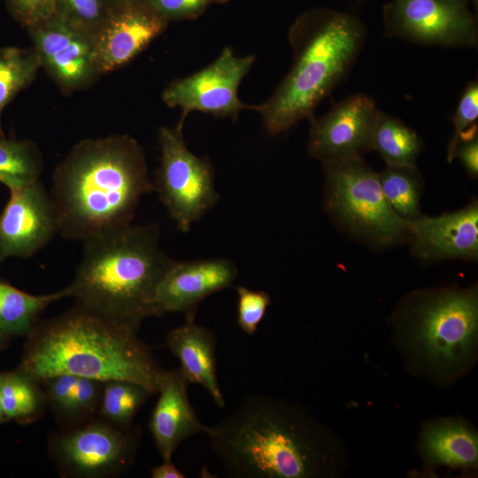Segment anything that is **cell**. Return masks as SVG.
Segmentation results:
<instances>
[{
  "label": "cell",
  "mask_w": 478,
  "mask_h": 478,
  "mask_svg": "<svg viewBox=\"0 0 478 478\" xmlns=\"http://www.w3.org/2000/svg\"><path fill=\"white\" fill-rule=\"evenodd\" d=\"M232 478H318L338 462L333 435L302 406L262 394L245 397L205 433Z\"/></svg>",
  "instance_id": "1"
},
{
  "label": "cell",
  "mask_w": 478,
  "mask_h": 478,
  "mask_svg": "<svg viewBox=\"0 0 478 478\" xmlns=\"http://www.w3.org/2000/svg\"><path fill=\"white\" fill-rule=\"evenodd\" d=\"M153 189L143 150L134 138L84 139L52 175L59 233L85 242L129 225L141 197Z\"/></svg>",
  "instance_id": "2"
},
{
  "label": "cell",
  "mask_w": 478,
  "mask_h": 478,
  "mask_svg": "<svg viewBox=\"0 0 478 478\" xmlns=\"http://www.w3.org/2000/svg\"><path fill=\"white\" fill-rule=\"evenodd\" d=\"M137 332L75 303L61 315L37 322L19 367L38 380L57 374L127 380L157 393L163 368Z\"/></svg>",
  "instance_id": "3"
},
{
  "label": "cell",
  "mask_w": 478,
  "mask_h": 478,
  "mask_svg": "<svg viewBox=\"0 0 478 478\" xmlns=\"http://www.w3.org/2000/svg\"><path fill=\"white\" fill-rule=\"evenodd\" d=\"M158 239L157 225L129 224L83 242L69 297L138 330L155 316L157 288L174 262Z\"/></svg>",
  "instance_id": "4"
},
{
  "label": "cell",
  "mask_w": 478,
  "mask_h": 478,
  "mask_svg": "<svg viewBox=\"0 0 478 478\" xmlns=\"http://www.w3.org/2000/svg\"><path fill=\"white\" fill-rule=\"evenodd\" d=\"M365 35L359 19L335 10L319 11L297 24L291 33L294 65L272 96L256 107L269 134L278 135L312 115L347 73Z\"/></svg>",
  "instance_id": "5"
},
{
  "label": "cell",
  "mask_w": 478,
  "mask_h": 478,
  "mask_svg": "<svg viewBox=\"0 0 478 478\" xmlns=\"http://www.w3.org/2000/svg\"><path fill=\"white\" fill-rule=\"evenodd\" d=\"M412 352L433 373L452 375L474 357L478 330V295L468 289H433L407 297L396 313Z\"/></svg>",
  "instance_id": "6"
},
{
  "label": "cell",
  "mask_w": 478,
  "mask_h": 478,
  "mask_svg": "<svg viewBox=\"0 0 478 478\" xmlns=\"http://www.w3.org/2000/svg\"><path fill=\"white\" fill-rule=\"evenodd\" d=\"M323 208L347 235L374 248L408 242V221L386 201L375 173L363 158L323 163Z\"/></svg>",
  "instance_id": "7"
},
{
  "label": "cell",
  "mask_w": 478,
  "mask_h": 478,
  "mask_svg": "<svg viewBox=\"0 0 478 478\" xmlns=\"http://www.w3.org/2000/svg\"><path fill=\"white\" fill-rule=\"evenodd\" d=\"M183 114L176 127L158 132L160 166L156 185L159 199L181 232H188L218 202L210 162L193 154L183 138Z\"/></svg>",
  "instance_id": "8"
},
{
  "label": "cell",
  "mask_w": 478,
  "mask_h": 478,
  "mask_svg": "<svg viewBox=\"0 0 478 478\" xmlns=\"http://www.w3.org/2000/svg\"><path fill=\"white\" fill-rule=\"evenodd\" d=\"M140 442L139 427L122 428L104 419H93L52 434L49 452L63 476L110 477L131 466Z\"/></svg>",
  "instance_id": "9"
},
{
  "label": "cell",
  "mask_w": 478,
  "mask_h": 478,
  "mask_svg": "<svg viewBox=\"0 0 478 478\" xmlns=\"http://www.w3.org/2000/svg\"><path fill=\"white\" fill-rule=\"evenodd\" d=\"M383 19L389 36L444 47L477 42L476 23L466 0H391Z\"/></svg>",
  "instance_id": "10"
},
{
  "label": "cell",
  "mask_w": 478,
  "mask_h": 478,
  "mask_svg": "<svg viewBox=\"0 0 478 478\" xmlns=\"http://www.w3.org/2000/svg\"><path fill=\"white\" fill-rule=\"evenodd\" d=\"M255 61L253 56L238 57L229 47L209 66L173 81L162 93L163 102L183 114L197 111L216 117L236 119L251 106L238 97V87Z\"/></svg>",
  "instance_id": "11"
},
{
  "label": "cell",
  "mask_w": 478,
  "mask_h": 478,
  "mask_svg": "<svg viewBox=\"0 0 478 478\" xmlns=\"http://www.w3.org/2000/svg\"><path fill=\"white\" fill-rule=\"evenodd\" d=\"M27 30L41 67L65 93L87 88L101 75L93 35L54 13Z\"/></svg>",
  "instance_id": "12"
},
{
  "label": "cell",
  "mask_w": 478,
  "mask_h": 478,
  "mask_svg": "<svg viewBox=\"0 0 478 478\" xmlns=\"http://www.w3.org/2000/svg\"><path fill=\"white\" fill-rule=\"evenodd\" d=\"M380 111L363 94L336 104L326 115L312 120L308 150L322 163L362 158L373 150V135Z\"/></svg>",
  "instance_id": "13"
},
{
  "label": "cell",
  "mask_w": 478,
  "mask_h": 478,
  "mask_svg": "<svg viewBox=\"0 0 478 478\" xmlns=\"http://www.w3.org/2000/svg\"><path fill=\"white\" fill-rule=\"evenodd\" d=\"M58 232L53 200L40 181L10 189L0 214V262L11 257H32Z\"/></svg>",
  "instance_id": "14"
},
{
  "label": "cell",
  "mask_w": 478,
  "mask_h": 478,
  "mask_svg": "<svg viewBox=\"0 0 478 478\" xmlns=\"http://www.w3.org/2000/svg\"><path fill=\"white\" fill-rule=\"evenodd\" d=\"M168 23L149 3L118 4L93 35L100 73L129 63Z\"/></svg>",
  "instance_id": "15"
},
{
  "label": "cell",
  "mask_w": 478,
  "mask_h": 478,
  "mask_svg": "<svg viewBox=\"0 0 478 478\" xmlns=\"http://www.w3.org/2000/svg\"><path fill=\"white\" fill-rule=\"evenodd\" d=\"M408 235L410 251L421 261H477L478 202L473 198L459 210L409 220Z\"/></svg>",
  "instance_id": "16"
},
{
  "label": "cell",
  "mask_w": 478,
  "mask_h": 478,
  "mask_svg": "<svg viewBox=\"0 0 478 478\" xmlns=\"http://www.w3.org/2000/svg\"><path fill=\"white\" fill-rule=\"evenodd\" d=\"M237 274V267L227 258L174 260L157 288L155 316L181 312L185 318H196L198 305L230 287Z\"/></svg>",
  "instance_id": "17"
},
{
  "label": "cell",
  "mask_w": 478,
  "mask_h": 478,
  "mask_svg": "<svg viewBox=\"0 0 478 478\" xmlns=\"http://www.w3.org/2000/svg\"><path fill=\"white\" fill-rule=\"evenodd\" d=\"M189 384L180 368L160 372L159 396L150 418L149 429L163 460H171L174 451L187 438L205 434L208 429L190 404Z\"/></svg>",
  "instance_id": "18"
},
{
  "label": "cell",
  "mask_w": 478,
  "mask_h": 478,
  "mask_svg": "<svg viewBox=\"0 0 478 478\" xmlns=\"http://www.w3.org/2000/svg\"><path fill=\"white\" fill-rule=\"evenodd\" d=\"M185 323L171 329L166 344L179 359L180 369L189 383L204 387L219 407L226 405L217 376V337L209 328L185 318Z\"/></svg>",
  "instance_id": "19"
},
{
  "label": "cell",
  "mask_w": 478,
  "mask_h": 478,
  "mask_svg": "<svg viewBox=\"0 0 478 478\" xmlns=\"http://www.w3.org/2000/svg\"><path fill=\"white\" fill-rule=\"evenodd\" d=\"M424 460L431 465L475 466L478 460L476 433L460 420H440L428 424L421 434Z\"/></svg>",
  "instance_id": "20"
},
{
  "label": "cell",
  "mask_w": 478,
  "mask_h": 478,
  "mask_svg": "<svg viewBox=\"0 0 478 478\" xmlns=\"http://www.w3.org/2000/svg\"><path fill=\"white\" fill-rule=\"evenodd\" d=\"M69 297L66 288L46 295H32L0 279V349L18 336L26 338L53 302Z\"/></svg>",
  "instance_id": "21"
},
{
  "label": "cell",
  "mask_w": 478,
  "mask_h": 478,
  "mask_svg": "<svg viewBox=\"0 0 478 478\" xmlns=\"http://www.w3.org/2000/svg\"><path fill=\"white\" fill-rule=\"evenodd\" d=\"M0 402L7 420L19 424L39 420L48 405L41 381L20 367L0 374Z\"/></svg>",
  "instance_id": "22"
},
{
  "label": "cell",
  "mask_w": 478,
  "mask_h": 478,
  "mask_svg": "<svg viewBox=\"0 0 478 478\" xmlns=\"http://www.w3.org/2000/svg\"><path fill=\"white\" fill-rule=\"evenodd\" d=\"M421 149L422 142L414 130L380 111L373 135V150L379 152L387 166H417Z\"/></svg>",
  "instance_id": "23"
},
{
  "label": "cell",
  "mask_w": 478,
  "mask_h": 478,
  "mask_svg": "<svg viewBox=\"0 0 478 478\" xmlns=\"http://www.w3.org/2000/svg\"><path fill=\"white\" fill-rule=\"evenodd\" d=\"M378 177L382 194L397 214L407 221L422 215L423 181L417 166H387Z\"/></svg>",
  "instance_id": "24"
},
{
  "label": "cell",
  "mask_w": 478,
  "mask_h": 478,
  "mask_svg": "<svg viewBox=\"0 0 478 478\" xmlns=\"http://www.w3.org/2000/svg\"><path fill=\"white\" fill-rule=\"evenodd\" d=\"M42 159L38 147L27 140H12L0 133V182L9 190L40 181Z\"/></svg>",
  "instance_id": "25"
},
{
  "label": "cell",
  "mask_w": 478,
  "mask_h": 478,
  "mask_svg": "<svg viewBox=\"0 0 478 478\" xmlns=\"http://www.w3.org/2000/svg\"><path fill=\"white\" fill-rule=\"evenodd\" d=\"M153 394L147 387L135 382H104L98 414L117 427L129 428L139 409Z\"/></svg>",
  "instance_id": "26"
},
{
  "label": "cell",
  "mask_w": 478,
  "mask_h": 478,
  "mask_svg": "<svg viewBox=\"0 0 478 478\" xmlns=\"http://www.w3.org/2000/svg\"><path fill=\"white\" fill-rule=\"evenodd\" d=\"M39 68L40 61L33 48H0V114L33 81Z\"/></svg>",
  "instance_id": "27"
},
{
  "label": "cell",
  "mask_w": 478,
  "mask_h": 478,
  "mask_svg": "<svg viewBox=\"0 0 478 478\" xmlns=\"http://www.w3.org/2000/svg\"><path fill=\"white\" fill-rule=\"evenodd\" d=\"M117 4L116 0H56L54 14L94 35Z\"/></svg>",
  "instance_id": "28"
},
{
  "label": "cell",
  "mask_w": 478,
  "mask_h": 478,
  "mask_svg": "<svg viewBox=\"0 0 478 478\" xmlns=\"http://www.w3.org/2000/svg\"><path fill=\"white\" fill-rule=\"evenodd\" d=\"M237 296L236 321L248 335H253L271 303L270 295L244 286L235 289Z\"/></svg>",
  "instance_id": "29"
},
{
  "label": "cell",
  "mask_w": 478,
  "mask_h": 478,
  "mask_svg": "<svg viewBox=\"0 0 478 478\" xmlns=\"http://www.w3.org/2000/svg\"><path fill=\"white\" fill-rule=\"evenodd\" d=\"M47 404L61 423L72 422V404L77 376L57 374L40 380Z\"/></svg>",
  "instance_id": "30"
},
{
  "label": "cell",
  "mask_w": 478,
  "mask_h": 478,
  "mask_svg": "<svg viewBox=\"0 0 478 478\" xmlns=\"http://www.w3.org/2000/svg\"><path fill=\"white\" fill-rule=\"evenodd\" d=\"M104 382L87 378L77 377L74 394L72 404V424L80 426L81 422H88L98 413ZM73 427V428H74Z\"/></svg>",
  "instance_id": "31"
},
{
  "label": "cell",
  "mask_w": 478,
  "mask_h": 478,
  "mask_svg": "<svg viewBox=\"0 0 478 478\" xmlns=\"http://www.w3.org/2000/svg\"><path fill=\"white\" fill-rule=\"evenodd\" d=\"M458 158L466 173L473 178L478 175V129L477 123L461 133L448 146V161Z\"/></svg>",
  "instance_id": "32"
},
{
  "label": "cell",
  "mask_w": 478,
  "mask_h": 478,
  "mask_svg": "<svg viewBox=\"0 0 478 478\" xmlns=\"http://www.w3.org/2000/svg\"><path fill=\"white\" fill-rule=\"evenodd\" d=\"M9 12L28 28L54 13L56 0H5Z\"/></svg>",
  "instance_id": "33"
},
{
  "label": "cell",
  "mask_w": 478,
  "mask_h": 478,
  "mask_svg": "<svg viewBox=\"0 0 478 478\" xmlns=\"http://www.w3.org/2000/svg\"><path fill=\"white\" fill-rule=\"evenodd\" d=\"M217 0H150V5L168 22L194 19Z\"/></svg>",
  "instance_id": "34"
},
{
  "label": "cell",
  "mask_w": 478,
  "mask_h": 478,
  "mask_svg": "<svg viewBox=\"0 0 478 478\" xmlns=\"http://www.w3.org/2000/svg\"><path fill=\"white\" fill-rule=\"evenodd\" d=\"M478 117V85L470 82L465 89L453 116L454 135L451 140L457 137L476 123Z\"/></svg>",
  "instance_id": "35"
},
{
  "label": "cell",
  "mask_w": 478,
  "mask_h": 478,
  "mask_svg": "<svg viewBox=\"0 0 478 478\" xmlns=\"http://www.w3.org/2000/svg\"><path fill=\"white\" fill-rule=\"evenodd\" d=\"M152 478H185L186 475L178 469L171 460H163L161 464L154 466L150 472Z\"/></svg>",
  "instance_id": "36"
},
{
  "label": "cell",
  "mask_w": 478,
  "mask_h": 478,
  "mask_svg": "<svg viewBox=\"0 0 478 478\" xmlns=\"http://www.w3.org/2000/svg\"><path fill=\"white\" fill-rule=\"evenodd\" d=\"M117 4L121 3H149L150 0H116Z\"/></svg>",
  "instance_id": "37"
},
{
  "label": "cell",
  "mask_w": 478,
  "mask_h": 478,
  "mask_svg": "<svg viewBox=\"0 0 478 478\" xmlns=\"http://www.w3.org/2000/svg\"><path fill=\"white\" fill-rule=\"evenodd\" d=\"M7 418L5 417L4 411L2 409L1 402H0V423L7 421Z\"/></svg>",
  "instance_id": "38"
},
{
  "label": "cell",
  "mask_w": 478,
  "mask_h": 478,
  "mask_svg": "<svg viewBox=\"0 0 478 478\" xmlns=\"http://www.w3.org/2000/svg\"><path fill=\"white\" fill-rule=\"evenodd\" d=\"M226 1H227V0H217V3H224Z\"/></svg>",
  "instance_id": "39"
},
{
  "label": "cell",
  "mask_w": 478,
  "mask_h": 478,
  "mask_svg": "<svg viewBox=\"0 0 478 478\" xmlns=\"http://www.w3.org/2000/svg\"><path fill=\"white\" fill-rule=\"evenodd\" d=\"M472 1L476 2L477 0H472Z\"/></svg>",
  "instance_id": "40"
},
{
  "label": "cell",
  "mask_w": 478,
  "mask_h": 478,
  "mask_svg": "<svg viewBox=\"0 0 478 478\" xmlns=\"http://www.w3.org/2000/svg\"><path fill=\"white\" fill-rule=\"evenodd\" d=\"M1 133V132H0Z\"/></svg>",
  "instance_id": "41"
}]
</instances>
